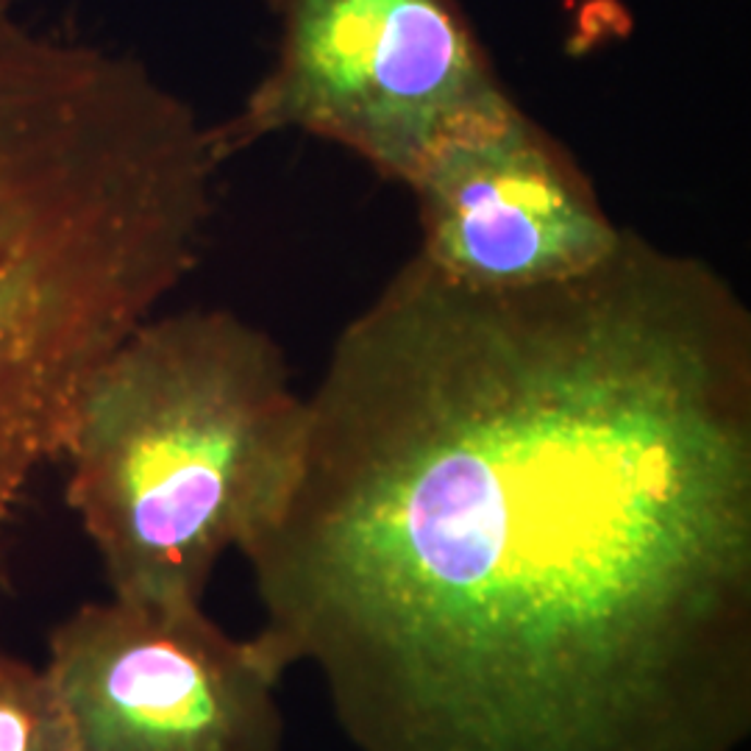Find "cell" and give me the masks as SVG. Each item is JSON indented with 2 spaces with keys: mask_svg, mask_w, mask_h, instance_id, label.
<instances>
[{
  "mask_svg": "<svg viewBox=\"0 0 751 751\" xmlns=\"http://www.w3.org/2000/svg\"><path fill=\"white\" fill-rule=\"evenodd\" d=\"M242 551L257 637L357 751H738L751 732V309L623 228L470 290L415 253L334 339Z\"/></svg>",
  "mask_w": 751,
  "mask_h": 751,
  "instance_id": "6da1fadb",
  "label": "cell"
},
{
  "mask_svg": "<svg viewBox=\"0 0 751 751\" xmlns=\"http://www.w3.org/2000/svg\"><path fill=\"white\" fill-rule=\"evenodd\" d=\"M307 395L231 309L156 312L95 368L59 460L111 596L204 604L217 562L276 524L303 465Z\"/></svg>",
  "mask_w": 751,
  "mask_h": 751,
  "instance_id": "7a4b0ae2",
  "label": "cell"
},
{
  "mask_svg": "<svg viewBox=\"0 0 751 751\" xmlns=\"http://www.w3.org/2000/svg\"><path fill=\"white\" fill-rule=\"evenodd\" d=\"M276 56L212 126L223 162L301 131L407 187L431 145L506 93L460 0H267Z\"/></svg>",
  "mask_w": 751,
  "mask_h": 751,
  "instance_id": "3957f363",
  "label": "cell"
},
{
  "mask_svg": "<svg viewBox=\"0 0 751 751\" xmlns=\"http://www.w3.org/2000/svg\"><path fill=\"white\" fill-rule=\"evenodd\" d=\"M43 668L79 751H282L287 668L204 604H81L50 632Z\"/></svg>",
  "mask_w": 751,
  "mask_h": 751,
  "instance_id": "277c9868",
  "label": "cell"
},
{
  "mask_svg": "<svg viewBox=\"0 0 751 751\" xmlns=\"http://www.w3.org/2000/svg\"><path fill=\"white\" fill-rule=\"evenodd\" d=\"M420 251L470 290H535L593 271L623 237L580 162L510 93L456 120L413 179Z\"/></svg>",
  "mask_w": 751,
  "mask_h": 751,
  "instance_id": "5b68a950",
  "label": "cell"
},
{
  "mask_svg": "<svg viewBox=\"0 0 751 751\" xmlns=\"http://www.w3.org/2000/svg\"><path fill=\"white\" fill-rule=\"evenodd\" d=\"M0 751H79L45 668L0 654Z\"/></svg>",
  "mask_w": 751,
  "mask_h": 751,
  "instance_id": "8992f818",
  "label": "cell"
}]
</instances>
